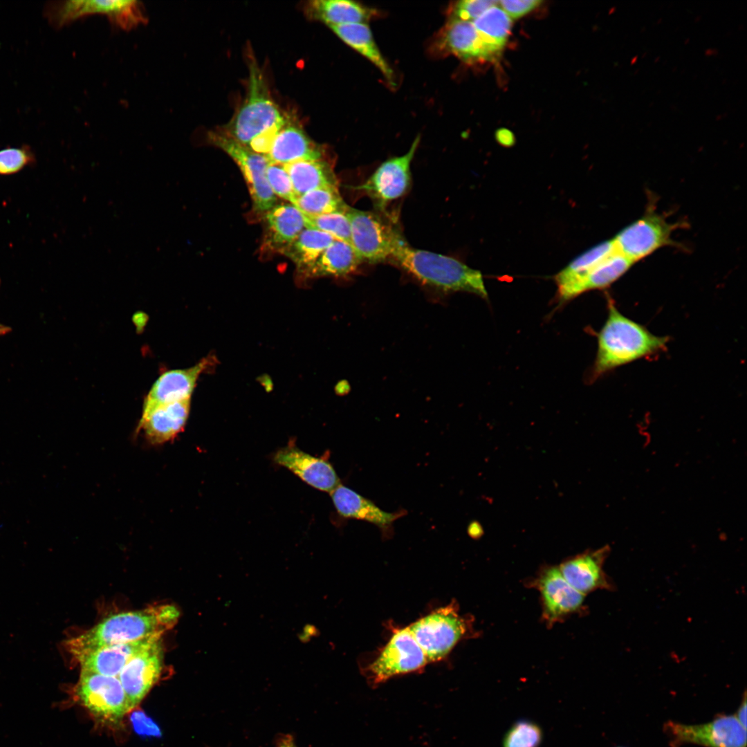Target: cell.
Wrapping results in <instances>:
<instances>
[{
    "mask_svg": "<svg viewBox=\"0 0 747 747\" xmlns=\"http://www.w3.org/2000/svg\"><path fill=\"white\" fill-rule=\"evenodd\" d=\"M76 699L95 718L116 723L131 710L127 697L118 677L81 670L74 690Z\"/></svg>",
    "mask_w": 747,
    "mask_h": 747,
    "instance_id": "obj_8",
    "label": "cell"
},
{
    "mask_svg": "<svg viewBox=\"0 0 747 747\" xmlns=\"http://www.w3.org/2000/svg\"><path fill=\"white\" fill-rule=\"evenodd\" d=\"M273 459L319 490L330 493L340 484L335 469L326 459L312 456L293 443L279 450Z\"/></svg>",
    "mask_w": 747,
    "mask_h": 747,
    "instance_id": "obj_18",
    "label": "cell"
},
{
    "mask_svg": "<svg viewBox=\"0 0 747 747\" xmlns=\"http://www.w3.org/2000/svg\"><path fill=\"white\" fill-rule=\"evenodd\" d=\"M542 738L540 727L528 720H519L508 730L504 747H539Z\"/></svg>",
    "mask_w": 747,
    "mask_h": 747,
    "instance_id": "obj_35",
    "label": "cell"
},
{
    "mask_svg": "<svg viewBox=\"0 0 747 747\" xmlns=\"http://www.w3.org/2000/svg\"><path fill=\"white\" fill-rule=\"evenodd\" d=\"M266 176L273 194L294 205L297 196L284 165L269 163L266 168Z\"/></svg>",
    "mask_w": 747,
    "mask_h": 747,
    "instance_id": "obj_36",
    "label": "cell"
},
{
    "mask_svg": "<svg viewBox=\"0 0 747 747\" xmlns=\"http://www.w3.org/2000/svg\"><path fill=\"white\" fill-rule=\"evenodd\" d=\"M468 533L472 537H480L483 533V529L479 523L477 522H472L468 526Z\"/></svg>",
    "mask_w": 747,
    "mask_h": 747,
    "instance_id": "obj_45",
    "label": "cell"
},
{
    "mask_svg": "<svg viewBox=\"0 0 747 747\" xmlns=\"http://www.w3.org/2000/svg\"><path fill=\"white\" fill-rule=\"evenodd\" d=\"M667 342L640 324L621 313L612 304L598 335V351L591 378L597 379L616 367L654 354Z\"/></svg>",
    "mask_w": 747,
    "mask_h": 747,
    "instance_id": "obj_2",
    "label": "cell"
},
{
    "mask_svg": "<svg viewBox=\"0 0 747 747\" xmlns=\"http://www.w3.org/2000/svg\"><path fill=\"white\" fill-rule=\"evenodd\" d=\"M633 263L616 250L586 273L564 295L562 303L591 290L603 289L622 277Z\"/></svg>",
    "mask_w": 747,
    "mask_h": 747,
    "instance_id": "obj_27",
    "label": "cell"
},
{
    "mask_svg": "<svg viewBox=\"0 0 747 747\" xmlns=\"http://www.w3.org/2000/svg\"><path fill=\"white\" fill-rule=\"evenodd\" d=\"M161 638L149 637L136 641L105 646L84 654L75 660L80 665L81 670L118 677L132 658L161 640Z\"/></svg>",
    "mask_w": 747,
    "mask_h": 747,
    "instance_id": "obj_22",
    "label": "cell"
},
{
    "mask_svg": "<svg viewBox=\"0 0 747 747\" xmlns=\"http://www.w3.org/2000/svg\"><path fill=\"white\" fill-rule=\"evenodd\" d=\"M10 331V328L8 326L3 325L0 323V335L6 334Z\"/></svg>",
    "mask_w": 747,
    "mask_h": 747,
    "instance_id": "obj_46",
    "label": "cell"
},
{
    "mask_svg": "<svg viewBox=\"0 0 747 747\" xmlns=\"http://www.w3.org/2000/svg\"><path fill=\"white\" fill-rule=\"evenodd\" d=\"M324 154L322 145L311 140L301 127L287 119L266 156L270 163L284 165L303 160L322 159Z\"/></svg>",
    "mask_w": 747,
    "mask_h": 747,
    "instance_id": "obj_23",
    "label": "cell"
},
{
    "mask_svg": "<svg viewBox=\"0 0 747 747\" xmlns=\"http://www.w3.org/2000/svg\"><path fill=\"white\" fill-rule=\"evenodd\" d=\"M361 263L351 245L335 239L302 275L306 277H345L354 273Z\"/></svg>",
    "mask_w": 747,
    "mask_h": 747,
    "instance_id": "obj_28",
    "label": "cell"
},
{
    "mask_svg": "<svg viewBox=\"0 0 747 747\" xmlns=\"http://www.w3.org/2000/svg\"><path fill=\"white\" fill-rule=\"evenodd\" d=\"M275 747H297L294 737L290 734H282L277 737Z\"/></svg>",
    "mask_w": 747,
    "mask_h": 747,
    "instance_id": "obj_43",
    "label": "cell"
},
{
    "mask_svg": "<svg viewBox=\"0 0 747 747\" xmlns=\"http://www.w3.org/2000/svg\"><path fill=\"white\" fill-rule=\"evenodd\" d=\"M329 28L344 43L371 62L390 84L395 85L394 71L380 53L368 24L351 23Z\"/></svg>",
    "mask_w": 747,
    "mask_h": 747,
    "instance_id": "obj_26",
    "label": "cell"
},
{
    "mask_svg": "<svg viewBox=\"0 0 747 747\" xmlns=\"http://www.w3.org/2000/svg\"><path fill=\"white\" fill-rule=\"evenodd\" d=\"M335 239L330 234L312 228H305L299 236L279 253L290 259L303 273L331 244Z\"/></svg>",
    "mask_w": 747,
    "mask_h": 747,
    "instance_id": "obj_30",
    "label": "cell"
},
{
    "mask_svg": "<svg viewBox=\"0 0 747 747\" xmlns=\"http://www.w3.org/2000/svg\"><path fill=\"white\" fill-rule=\"evenodd\" d=\"M735 717L741 725V726L746 729V692L744 693L743 699L740 706H739L737 712L735 713Z\"/></svg>",
    "mask_w": 747,
    "mask_h": 747,
    "instance_id": "obj_42",
    "label": "cell"
},
{
    "mask_svg": "<svg viewBox=\"0 0 747 747\" xmlns=\"http://www.w3.org/2000/svg\"><path fill=\"white\" fill-rule=\"evenodd\" d=\"M390 260L427 287L444 293L464 291L488 299L481 272L454 258L414 248L405 242Z\"/></svg>",
    "mask_w": 747,
    "mask_h": 747,
    "instance_id": "obj_3",
    "label": "cell"
},
{
    "mask_svg": "<svg viewBox=\"0 0 747 747\" xmlns=\"http://www.w3.org/2000/svg\"><path fill=\"white\" fill-rule=\"evenodd\" d=\"M93 14L104 15L112 24L127 30L147 22L144 7L138 1H64L50 2L45 8L46 17L56 28Z\"/></svg>",
    "mask_w": 747,
    "mask_h": 747,
    "instance_id": "obj_6",
    "label": "cell"
},
{
    "mask_svg": "<svg viewBox=\"0 0 747 747\" xmlns=\"http://www.w3.org/2000/svg\"><path fill=\"white\" fill-rule=\"evenodd\" d=\"M190 400L157 405L142 412L139 428L150 443L160 444L176 437L186 425Z\"/></svg>",
    "mask_w": 747,
    "mask_h": 747,
    "instance_id": "obj_20",
    "label": "cell"
},
{
    "mask_svg": "<svg viewBox=\"0 0 747 747\" xmlns=\"http://www.w3.org/2000/svg\"><path fill=\"white\" fill-rule=\"evenodd\" d=\"M430 50L432 55H453L467 64L494 59L470 21L448 19L434 35Z\"/></svg>",
    "mask_w": 747,
    "mask_h": 747,
    "instance_id": "obj_13",
    "label": "cell"
},
{
    "mask_svg": "<svg viewBox=\"0 0 747 747\" xmlns=\"http://www.w3.org/2000/svg\"><path fill=\"white\" fill-rule=\"evenodd\" d=\"M214 360L208 356L191 367L163 373L147 394L142 412L165 403L190 400L200 375L208 370Z\"/></svg>",
    "mask_w": 747,
    "mask_h": 747,
    "instance_id": "obj_17",
    "label": "cell"
},
{
    "mask_svg": "<svg viewBox=\"0 0 747 747\" xmlns=\"http://www.w3.org/2000/svg\"><path fill=\"white\" fill-rule=\"evenodd\" d=\"M542 3L540 0L500 1L499 7L511 19H519L531 12Z\"/></svg>",
    "mask_w": 747,
    "mask_h": 747,
    "instance_id": "obj_39",
    "label": "cell"
},
{
    "mask_svg": "<svg viewBox=\"0 0 747 747\" xmlns=\"http://www.w3.org/2000/svg\"><path fill=\"white\" fill-rule=\"evenodd\" d=\"M535 587L541 593L542 616L548 625L579 610L585 595L573 588L563 577L558 567L544 569Z\"/></svg>",
    "mask_w": 747,
    "mask_h": 747,
    "instance_id": "obj_16",
    "label": "cell"
},
{
    "mask_svg": "<svg viewBox=\"0 0 747 747\" xmlns=\"http://www.w3.org/2000/svg\"><path fill=\"white\" fill-rule=\"evenodd\" d=\"M408 629L428 662L445 657L467 631V623L454 607H446L417 620Z\"/></svg>",
    "mask_w": 747,
    "mask_h": 747,
    "instance_id": "obj_9",
    "label": "cell"
},
{
    "mask_svg": "<svg viewBox=\"0 0 747 747\" xmlns=\"http://www.w3.org/2000/svg\"><path fill=\"white\" fill-rule=\"evenodd\" d=\"M425 654L406 627L394 633L369 671L376 683L417 670L427 663Z\"/></svg>",
    "mask_w": 747,
    "mask_h": 747,
    "instance_id": "obj_14",
    "label": "cell"
},
{
    "mask_svg": "<svg viewBox=\"0 0 747 747\" xmlns=\"http://www.w3.org/2000/svg\"><path fill=\"white\" fill-rule=\"evenodd\" d=\"M207 140L224 151L237 164L247 184L256 212L266 213L276 205V196L271 190L266 176L270 163L266 156L252 151L220 129L209 131Z\"/></svg>",
    "mask_w": 747,
    "mask_h": 747,
    "instance_id": "obj_7",
    "label": "cell"
},
{
    "mask_svg": "<svg viewBox=\"0 0 747 747\" xmlns=\"http://www.w3.org/2000/svg\"><path fill=\"white\" fill-rule=\"evenodd\" d=\"M672 747L692 744L703 747H746V729L735 715L718 714L703 724L687 725L669 721L664 724Z\"/></svg>",
    "mask_w": 747,
    "mask_h": 747,
    "instance_id": "obj_10",
    "label": "cell"
},
{
    "mask_svg": "<svg viewBox=\"0 0 747 747\" xmlns=\"http://www.w3.org/2000/svg\"><path fill=\"white\" fill-rule=\"evenodd\" d=\"M674 225L651 212L621 230L612 239L616 251L633 263L671 243Z\"/></svg>",
    "mask_w": 747,
    "mask_h": 747,
    "instance_id": "obj_12",
    "label": "cell"
},
{
    "mask_svg": "<svg viewBox=\"0 0 747 747\" xmlns=\"http://www.w3.org/2000/svg\"><path fill=\"white\" fill-rule=\"evenodd\" d=\"M420 139L418 136L405 154L381 163L364 183L354 187V190L366 194L380 208L403 196L411 183V163Z\"/></svg>",
    "mask_w": 747,
    "mask_h": 747,
    "instance_id": "obj_11",
    "label": "cell"
},
{
    "mask_svg": "<svg viewBox=\"0 0 747 747\" xmlns=\"http://www.w3.org/2000/svg\"><path fill=\"white\" fill-rule=\"evenodd\" d=\"M472 23L495 59L501 54L508 39L512 19L497 4L485 11Z\"/></svg>",
    "mask_w": 747,
    "mask_h": 747,
    "instance_id": "obj_32",
    "label": "cell"
},
{
    "mask_svg": "<svg viewBox=\"0 0 747 747\" xmlns=\"http://www.w3.org/2000/svg\"><path fill=\"white\" fill-rule=\"evenodd\" d=\"M303 214L318 216L337 212H345L349 207L338 187L315 189L297 196L294 205Z\"/></svg>",
    "mask_w": 747,
    "mask_h": 747,
    "instance_id": "obj_33",
    "label": "cell"
},
{
    "mask_svg": "<svg viewBox=\"0 0 747 747\" xmlns=\"http://www.w3.org/2000/svg\"><path fill=\"white\" fill-rule=\"evenodd\" d=\"M265 246L277 252L306 228L304 214L293 204L275 205L265 213Z\"/></svg>",
    "mask_w": 747,
    "mask_h": 747,
    "instance_id": "obj_24",
    "label": "cell"
},
{
    "mask_svg": "<svg viewBox=\"0 0 747 747\" xmlns=\"http://www.w3.org/2000/svg\"><path fill=\"white\" fill-rule=\"evenodd\" d=\"M35 160L34 155L27 147H10L0 150V174H16Z\"/></svg>",
    "mask_w": 747,
    "mask_h": 747,
    "instance_id": "obj_38",
    "label": "cell"
},
{
    "mask_svg": "<svg viewBox=\"0 0 747 747\" xmlns=\"http://www.w3.org/2000/svg\"><path fill=\"white\" fill-rule=\"evenodd\" d=\"M345 213L350 223L351 244L362 262L390 260L405 243L396 229L374 212L349 206Z\"/></svg>",
    "mask_w": 747,
    "mask_h": 747,
    "instance_id": "obj_5",
    "label": "cell"
},
{
    "mask_svg": "<svg viewBox=\"0 0 747 747\" xmlns=\"http://www.w3.org/2000/svg\"><path fill=\"white\" fill-rule=\"evenodd\" d=\"M277 124L264 132L254 137L246 145L252 151L261 154L268 155L270 152L275 137L286 123Z\"/></svg>",
    "mask_w": 747,
    "mask_h": 747,
    "instance_id": "obj_40",
    "label": "cell"
},
{
    "mask_svg": "<svg viewBox=\"0 0 747 747\" xmlns=\"http://www.w3.org/2000/svg\"><path fill=\"white\" fill-rule=\"evenodd\" d=\"M311 19L325 23L328 27L351 23H366L380 16L379 12L358 2L349 0H313L305 6Z\"/></svg>",
    "mask_w": 747,
    "mask_h": 747,
    "instance_id": "obj_25",
    "label": "cell"
},
{
    "mask_svg": "<svg viewBox=\"0 0 747 747\" xmlns=\"http://www.w3.org/2000/svg\"><path fill=\"white\" fill-rule=\"evenodd\" d=\"M249 62L246 97L232 119L220 129L245 145L256 136L287 120L271 98L256 60L250 59Z\"/></svg>",
    "mask_w": 747,
    "mask_h": 747,
    "instance_id": "obj_4",
    "label": "cell"
},
{
    "mask_svg": "<svg viewBox=\"0 0 747 747\" xmlns=\"http://www.w3.org/2000/svg\"><path fill=\"white\" fill-rule=\"evenodd\" d=\"M330 494L333 505L340 516L371 523L377 526L383 533H390L393 523L405 514V510L394 513L386 512L371 500L341 483Z\"/></svg>",
    "mask_w": 747,
    "mask_h": 747,
    "instance_id": "obj_21",
    "label": "cell"
},
{
    "mask_svg": "<svg viewBox=\"0 0 747 747\" xmlns=\"http://www.w3.org/2000/svg\"><path fill=\"white\" fill-rule=\"evenodd\" d=\"M609 549L605 546L580 554L558 568L565 580L584 595L599 589H609L611 586L603 571Z\"/></svg>",
    "mask_w": 747,
    "mask_h": 747,
    "instance_id": "obj_19",
    "label": "cell"
},
{
    "mask_svg": "<svg viewBox=\"0 0 747 747\" xmlns=\"http://www.w3.org/2000/svg\"><path fill=\"white\" fill-rule=\"evenodd\" d=\"M131 719L133 728L140 735L159 736L160 729L157 725L141 711L132 713Z\"/></svg>",
    "mask_w": 747,
    "mask_h": 747,
    "instance_id": "obj_41",
    "label": "cell"
},
{
    "mask_svg": "<svg viewBox=\"0 0 747 747\" xmlns=\"http://www.w3.org/2000/svg\"><path fill=\"white\" fill-rule=\"evenodd\" d=\"M345 212H337L314 216L304 214L306 228L326 232L335 239L351 245L350 223Z\"/></svg>",
    "mask_w": 747,
    "mask_h": 747,
    "instance_id": "obj_34",
    "label": "cell"
},
{
    "mask_svg": "<svg viewBox=\"0 0 747 747\" xmlns=\"http://www.w3.org/2000/svg\"><path fill=\"white\" fill-rule=\"evenodd\" d=\"M179 617V610L169 604L116 614L68 640L66 648L76 659L105 646L162 637L174 627Z\"/></svg>",
    "mask_w": 747,
    "mask_h": 747,
    "instance_id": "obj_1",
    "label": "cell"
},
{
    "mask_svg": "<svg viewBox=\"0 0 747 747\" xmlns=\"http://www.w3.org/2000/svg\"><path fill=\"white\" fill-rule=\"evenodd\" d=\"M616 250L611 240L600 243L585 251L554 277L557 287V299L562 301L571 286L591 268L596 266Z\"/></svg>",
    "mask_w": 747,
    "mask_h": 747,
    "instance_id": "obj_31",
    "label": "cell"
},
{
    "mask_svg": "<svg viewBox=\"0 0 747 747\" xmlns=\"http://www.w3.org/2000/svg\"><path fill=\"white\" fill-rule=\"evenodd\" d=\"M284 167L297 197L315 189L338 187L332 167L324 158L299 160L284 165Z\"/></svg>",
    "mask_w": 747,
    "mask_h": 747,
    "instance_id": "obj_29",
    "label": "cell"
},
{
    "mask_svg": "<svg viewBox=\"0 0 747 747\" xmlns=\"http://www.w3.org/2000/svg\"><path fill=\"white\" fill-rule=\"evenodd\" d=\"M162 639L132 658L118 676L131 710L159 680L163 668Z\"/></svg>",
    "mask_w": 747,
    "mask_h": 747,
    "instance_id": "obj_15",
    "label": "cell"
},
{
    "mask_svg": "<svg viewBox=\"0 0 747 747\" xmlns=\"http://www.w3.org/2000/svg\"><path fill=\"white\" fill-rule=\"evenodd\" d=\"M497 138L498 142L504 145L510 146L514 142V137L509 131L502 129L498 131Z\"/></svg>",
    "mask_w": 747,
    "mask_h": 747,
    "instance_id": "obj_44",
    "label": "cell"
},
{
    "mask_svg": "<svg viewBox=\"0 0 747 747\" xmlns=\"http://www.w3.org/2000/svg\"><path fill=\"white\" fill-rule=\"evenodd\" d=\"M497 1L463 0L453 2L447 9L448 19L473 22L490 8L497 5Z\"/></svg>",
    "mask_w": 747,
    "mask_h": 747,
    "instance_id": "obj_37",
    "label": "cell"
}]
</instances>
